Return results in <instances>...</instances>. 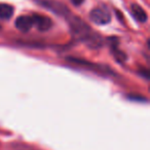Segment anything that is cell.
<instances>
[{
	"instance_id": "obj_1",
	"label": "cell",
	"mask_w": 150,
	"mask_h": 150,
	"mask_svg": "<svg viewBox=\"0 0 150 150\" xmlns=\"http://www.w3.org/2000/svg\"><path fill=\"white\" fill-rule=\"evenodd\" d=\"M66 20L70 25L73 35L78 40L86 43L91 48H98L102 46V37L96 31H94L86 22L82 21L80 18L70 13L66 18Z\"/></svg>"
},
{
	"instance_id": "obj_2",
	"label": "cell",
	"mask_w": 150,
	"mask_h": 150,
	"mask_svg": "<svg viewBox=\"0 0 150 150\" xmlns=\"http://www.w3.org/2000/svg\"><path fill=\"white\" fill-rule=\"evenodd\" d=\"M39 3L41 5H43L45 8L50 9V11L60 15L64 18H67L71 13V11L68 9V7L66 5H64L63 3L58 2V1H54V0H41L39 1Z\"/></svg>"
},
{
	"instance_id": "obj_3",
	"label": "cell",
	"mask_w": 150,
	"mask_h": 150,
	"mask_svg": "<svg viewBox=\"0 0 150 150\" xmlns=\"http://www.w3.org/2000/svg\"><path fill=\"white\" fill-rule=\"evenodd\" d=\"M70 61L75 63V64H77L78 66H82L86 69H90V70H93V71H95V72H98L99 74L111 75L114 73L110 68H108V67L100 66V65H98V64H92V63H88V61L79 60V59H71Z\"/></svg>"
},
{
	"instance_id": "obj_4",
	"label": "cell",
	"mask_w": 150,
	"mask_h": 150,
	"mask_svg": "<svg viewBox=\"0 0 150 150\" xmlns=\"http://www.w3.org/2000/svg\"><path fill=\"white\" fill-rule=\"evenodd\" d=\"M90 19L93 23L97 24V25H107L110 23L111 21V16L107 11L103 8H95L91 11L90 13Z\"/></svg>"
},
{
	"instance_id": "obj_5",
	"label": "cell",
	"mask_w": 150,
	"mask_h": 150,
	"mask_svg": "<svg viewBox=\"0 0 150 150\" xmlns=\"http://www.w3.org/2000/svg\"><path fill=\"white\" fill-rule=\"evenodd\" d=\"M32 21H33V27L35 26V28L37 30L41 32H45L47 30H50L52 28V20L46 16L42 15H33L32 16Z\"/></svg>"
},
{
	"instance_id": "obj_6",
	"label": "cell",
	"mask_w": 150,
	"mask_h": 150,
	"mask_svg": "<svg viewBox=\"0 0 150 150\" xmlns=\"http://www.w3.org/2000/svg\"><path fill=\"white\" fill-rule=\"evenodd\" d=\"M16 28L19 29L21 32H29L33 27V21H32V17L30 16H21L16 20Z\"/></svg>"
},
{
	"instance_id": "obj_7",
	"label": "cell",
	"mask_w": 150,
	"mask_h": 150,
	"mask_svg": "<svg viewBox=\"0 0 150 150\" xmlns=\"http://www.w3.org/2000/svg\"><path fill=\"white\" fill-rule=\"evenodd\" d=\"M131 11L138 22H140V23H146V22H147V20H148L147 13H146L145 9L142 8L140 5L133 4L131 6Z\"/></svg>"
},
{
	"instance_id": "obj_8",
	"label": "cell",
	"mask_w": 150,
	"mask_h": 150,
	"mask_svg": "<svg viewBox=\"0 0 150 150\" xmlns=\"http://www.w3.org/2000/svg\"><path fill=\"white\" fill-rule=\"evenodd\" d=\"M13 15V7L6 3H0V19L9 20Z\"/></svg>"
},
{
	"instance_id": "obj_9",
	"label": "cell",
	"mask_w": 150,
	"mask_h": 150,
	"mask_svg": "<svg viewBox=\"0 0 150 150\" xmlns=\"http://www.w3.org/2000/svg\"><path fill=\"white\" fill-rule=\"evenodd\" d=\"M71 2L75 6H79V5H81L84 2V0H71Z\"/></svg>"
}]
</instances>
